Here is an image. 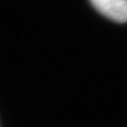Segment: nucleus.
Listing matches in <instances>:
<instances>
[{
  "label": "nucleus",
  "instance_id": "1",
  "mask_svg": "<svg viewBox=\"0 0 127 127\" xmlns=\"http://www.w3.org/2000/svg\"><path fill=\"white\" fill-rule=\"evenodd\" d=\"M98 12L117 23L127 21V0H90Z\"/></svg>",
  "mask_w": 127,
  "mask_h": 127
}]
</instances>
